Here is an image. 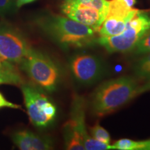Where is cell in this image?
Returning a JSON list of instances; mask_svg holds the SVG:
<instances>
[{
  "label": "cell",
  "mask_w": 150,
  "mask_h": 150,
  "mask_svg": "<svg viewBox=\"0 0 150 150\" xmlns=\"http://www.w3.org/2000/svg\"><path fill=\"white\" fill-rule=\"evenodd\" d=\"M108 0H65L61 11L67 18L91 27L97 33L107 16Z\"/></svg>",
  "instance_id": "cell-5"
},
{
  "label": "cell",
  "mask_w": 150,
  "mask_h": 150,
  "mask_svg": "<svg viewBox=\"0 0 150 150\" xmlns=\"http://www.w3.org/2000/svg\"><path fill=\"white\" fill-rule=\"evenodd\" d=\"M86 107L84 97L74 94L71 104L70 119L67 122L81 136L86 150L111 149L110 144L103 143L92 138L86 125Z\"/></svg>",
  "instance_id": "cell-10"
},
{
  "label": "cell",
  "mask_w": 150,
  "mask_h": 150,
  "mask_svg": "<svg viewBox=\"0 0 150 150\" xmlns=\"http://www.w3.org/2000/svg\"><path fill=\"white\" fill-rule=\"evenodd\" d=\"M133 70L135 77L138 79L145 81L150 80V52L142 54L134 64Z\"/></svg>",
  "instance_id": "cell-15"
},
{
  "label": "cell",
  "mask_w": 150,
  "mask_h": 150,
  "mask_svg": "<svg viewBox=\"0 0 150 150\" xmlns=\"http://www.w3.org/2000/svg\"><path fill=\"white\" fill-rule=\"evenodd\" d=\"M138 11L131 6L127 0L110 1L107 16L97 32L99 37L114 36L121 33Z\"/></svg>",
  "instance_id": "cell-8"
},
{
  "label": "cell",
  "mask_w": 150,
  "mask_h": 150,
  "mask_svg": "<svg viewBox=\"0 0 150 150\" xmlns=\"http://www.w3.org/2000/svg\"><path fill=\"white\" fill-rule=\"evenodd\" d=\"M0 59V84H11L21 86L24 79L17 67L7 61L1 62Z\"/></svg>",
  "instance_id": "cell-12"
},
{
  "label": "cell",
  "mask_w": 150,
  "mask_h": 150,
  "mask_svg": "<svg viewBox=\"0 0 150 150\" xmlns=\"http://www.w3.org/2000/svg\"><path fill=\"white\" fill-rule=\"evenodd\" d=\"M111 149L150 150V138L144 140H134L128 138L118 140L111 145Z\"/></svg>",
  "instance_id": "cell-14"
},
{
  "label": "cell",
  "mask_w": 150,
  "mask_h": 150,
  "mask_svg": "<svg viewBox=\"0 0 150 150\" xmlns=\"http://www.w3.org/2000/svg\"><path fill=\"white\" fill-rule=\"evenodd\" d=\"M63 134L65 149L69 150L86 149L81 136L76 131L74 130L67 121L63 125Z\"/></svg>",
  "instance_id": "cell-13"
},
{
  "label": "cell",
  "mask_w": 150,
  "mask_h": 150,
  "mask_svg": "<svg viewBox=\"0 0 150 150\" xmlns=\"http://www.w3.org/2000/svg\"><path fill=\"white\" fill-rule=\"evenodd\" d=\"M20 86L30 122L39 128L47 127L56 117L57 110L55 105L33 85L24 83Z\"/></svg>",
  "instance_id": "cell-6"
},
{
  "label": "cell",
  "mask_w": 150,
  "mask_h": 150,
  "mask_svg": "<svg viewBox=\"0 0 150 150\" xmlns=\"http://www.w3.org/2000/svg\"><path fill=\"white\" fill-rule=\"evenodd\" d=\"M10 1H11V2H12L13 4L16 6V0H10Z\"/></svg>",
  "instance_id": "cell-22"
},
{
  "label": "cell",
  "mask_w": 150,
  "mask_h": 150,
  "mask_svg": "<svg viewBox=\"0 0 150 150\" xmlns=\"http://www.w3.org/2000/svg\"><path fill=\"white\" fill-rule=\"evenodd\" d=\"M150 52V29L145 33L133 50L136 55H142Z\"/></svg>",
  "instance_id": "cell-17"
},
{
  "label": "cell",
  "mask_w": 150,
  "mask_h": 150,
  "mask_svg": "<svg viewBox=\"0 0 150 150\" xmlns=\"http://www.w3.org/2000/svg\"><path fill=\"white\" fill-rule=\"evenodd\" d=\"M150 92V80L146 81L145 83L141 86H139L137 90V96L141 95L142 93Z\"/></svg>",
  "instance_id": "cell-20"
},
{
  "label": "cell",
  "mask_w": 150,
  "mask_h": 150,
  "mask_svg": "<svg viewBox=\"0 0 150 150\" xmlns=\"http://www.w3.org/2000/svg\"><path fill=\"white\" fill-rule=\"evenodd\" d=\"M149 29L150 13L139 10L121 33L114 36L98 37L97 42L108 53H128L134 50Z\"/></svg>",
  "instance_id": "cell-3"
},
{
  "label": "cell",
  "mask_w": 150,
  "mask_h": 150,
  "mask_svg": "<svg viewBox=\"0 0 150 150\" xmlns=\"http://www.w3.org/2000/svg\"><path fill=\"white\" fill-rule=\"evenodd\" d=\"M35 1H36V0H16V7L19 8H20V7H22V6L28 4H30V3H32Z\"/></svg>",
  "instance_id": "cell-21"
},
{
  "label": "cell",
  "mask_w": 150,
  "mask_h": 150,
  "mask_svg": "<svg viewBox=\"0 0 150 150\" xmlns=\"http://www.w3.org/2000/svg\"><path fill=\"white\" fill-rule=\"evenodd\" d=\"M6 107L14 108V109H20V108H21V106L9 102V101L7 100V99L4 97L2 94L0 93V108Z\"/></svg>",
  "instance_id": "cell-19"
},
{
  "label": "cell",
  "mask_w": 150,
  "mask_h": 150,
  "mask_svg": "<svg viewBox=\"0 0 150 150\" xmlns=\"http://www.w3.org/2000/svg\"><path fill=\"white\" fill-rule=\"evenodd\" d=\"M69 69L74 79L84 86L92 85L102 78L104 65L97 56L81 52L74 54L69 61Z\"/></svg>",
  "instance_id": "cell-7"
},
{
  "label": "cell",
  "mask_w": 150,
  "mask_h": 150,
  "mask_svg": "<svg viewBox=\"0 0 150 150\" xmlns=\"http://www.w3.org/2000/svg\"><path fill=\"white\" fill-rule=\"evenodd\" d=\"M90 134L94 139L105 144L110 143V136L108 132L99 123L95 124L93 127L90 128Z\"/></svg>",
  "instance_id": "cell-16"
},
{
  "label": "cell",
  "mask_w": 150,
  "mask_h": 150,
  "mask_svg": "<svg viewBox=\"0 0 150 150\" xmlns=\"http://www.w3.org/2000/svg\"><path fill=\"white\" fill-rule=\"evenodd\" d=\"M20 65L37 86L48 92L55 91L60 79V71L49 56L31 48Z\"/></svg>",
  "instance_id": "cell-4"
},
{
  "label": "cell",
  "mask_w": 150,
  "mask_h": 150,
  "mask_svg": "<svg viewBox=\"0 0 150 150\" xmlns=\"http://www.w3.org/2000/svg\"><path fill=\"white\" fill-rule=\"evenodd\" d=\"M14 6L10 0H0V14L11 12Z\"/></svg>",
  "instance_id": "cell-18"
},
{
  "label": "cell",
  "mask_w": 150,
  "mask_h": 150,
  "mask_svg": "<svg viewBox=\"0 0 150 150\" xmlns=\"http://www.w3.org/2000/svg\"><path fill=\"white\" fill-rule=\"evenodd\" d=\"M31 48L20 31L6 24H0V56L3 59L20 64Z\"/></svg>",
  "instance_id": "cell-9"
},
{
  "label": "cell",
  "mask_w": 150,
  "mask_h": 150,
  "mask_svg": "<svg viewBox=\"0 0 150 150\" xmlns=\"http://www.w3.org/2000/svg\"><path fill=\"white\" fill-rule=\"evenodd\" d=\"M0 59H2V57H1V56H0Z\"/></svg>",
  "instance_id": "cell-23"
},
{
  "label": "cell",
  "mask_w": 150,
  "mask_h": 150,
  "mask_svg": "<svg viewBox=\"0 0 150 150\" xmlns=\"http://www.w3.org/2000/svg\"><path fill=\"white\" fill-rule=\"evenodd\" d=\"M36 23L45 34L63 49L83 48L97 42L96 31L67 16L47 14L38 18Z\"/></svg>",
  "instance_id": "cell-1"
},
{
  "label": "cell",
  "mask_w": 150,
  "mask_h": 150,
  "mask_svg": "<svg viewBox=\"0 0 150 150\" xmlns=\"http://www.w3.org/2000/svg\"><path fill=\"white\" fill-rule=\"evenodd\" d=\"M13 141L22 150H47L53 149L51 139L29 131H20L12 136Z\"/></svg>",
  "instance_id": "cell-11"
},
{
  "label": "cell",
  "mask_w": 150,
  "mask_h": 150,
  "mask_svg": "<svg viewBox=\"0 0 150 150\" xmlns=\"http://www.w3.org/2000/svg\"><path fill=\"white\" fill-rule=\"evenodd\" d=\"M136 78L121 76L102 83L91 95L90 108L97 117L111 113L137 97Z\"/></svg>",
  "instance_id": "cell-2"
}]
</instances>
